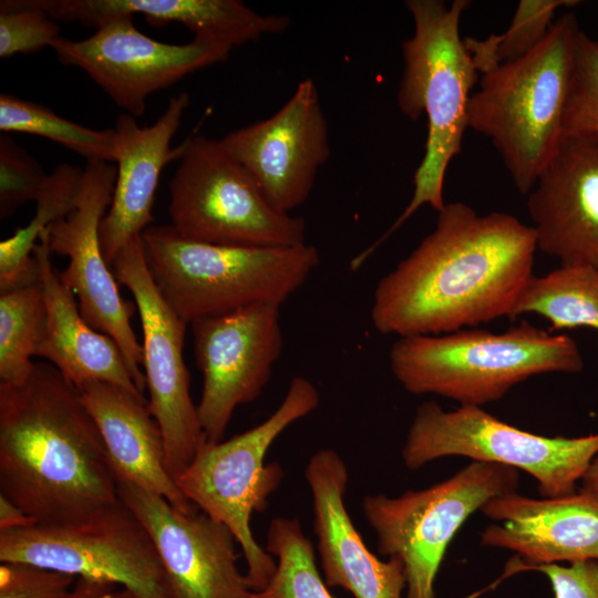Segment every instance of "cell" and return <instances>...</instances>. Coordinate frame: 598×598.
<instances>
[{
    "mask_svg": "<svg viewBox=\"0 0 598 598\" xmlns=\"http://www.w3.org/2000/svg\"><path fill=\"white\" fill-rule=\"evenodd\" d=\"M0 489L42 526L76 524L120 501L94 419L50 363L0 384Z\"/></svg>",
    "mask_w": 598,
    "mask_h": 598,
    "instance_id": "obj_2",
    "label": "cell"
},
{
    "mask_svg": "<svg viewBox=\"0 0 598 598\" xmlns=\"http://www.w3.org/2000/svg\"><path fill=\"white\" fill-rule=\"evenodd\" d=\"M220 141L270 203L290 214L308 199L330 156L328 124L316 83L311 79L299 82L270 117L235 130Z\"/></svg>",
    "mask_w": 598,
    "mask_h": 598,
    "instance_id": "obj_17",
    "label": "cell"
},
{
    "mask_svg": "<svg viewBox=\"0 0 598 598\" xmlns=\"http://www.w3.org/2000/svg\"><path fill=\"white\" fill-rule=\"evenodd\" d=\"M401 454L411 471L446 456L503 464L532 475L544 498H556L576 493L598 455V433L548 437L501 421L482 406L445 411L426 401L415 411Z\"/></svg>",
    "mask_w": 598,
    "mask_h": 598,
    "instance_id": "obj_9",
    "label": "cell"
},
{
    "mask_svg": "<svg viewBox=\"0 0 598 598\" xmlns=\"http://www.w3.org/2000/svg\"><path fill=\"white\" fill-rule=\"evenodd\" d=\"M526 313L545 318L551 330L585 327L598 331V272L560 266L545 276H533L509 318Z\"/></svg>",
    "mask_w": 598,
    "mask_h": 598,
    "instance_id": "obj_26",
    "label": "cell"
},
{
    "mask_svg": "<svg viewBox=\"0 0 598 598\" xmlns=\"http://www.w3.org/2000/svg\"><path fill=\"white\" fill-rule=\"evenodd\" d=\"M0 560L114 582L143 598H172L150 533L121 498L76 524L0 532Z\"/></svg>",
    "mask_w": 598,
    "mask_h": 598,
    "instance_id": "obj_11",
    "label": "cell"
},
{
    "mask_svg": "<svg viewBox=\"0 0 598 598\" xmlns=\"http://www.w3.org/2000/svg\"><path fill=\"white\" fill-rule=\"evenodd\" d=\"M59 598H143L114 582L76 578L74 586Z\"/></svg>",
    "mask_w": 598,
    "mask_h": 598,
    "instance_id": "obj_36",
    "label": "cell"
},
{
    "mask_svg": "<svg viewBox=\"0 0 598 598\" xmlns=\"http://www.w3.org/2000/svg\"><path fill=\"white\" fill-rule=\"evenodd\" d=\"M38 525L21 507L0 494V532L29 528Z\"/></svg>",
    "mask_w": 598,
    "mask_h": 598,
    "instance_id": "obj_37",
    "label": "cell"
},
{
    "mask_svg": "<svg viewBox=\"0 0 598 598\" xmlns=\"http://www.w3.org/2000/svg\"><path fill=\"white\" fill-rule=\"evenodd\" d=\"M49 174L41 164L8 135L0 136V218L37 200Z\"/></svg>",
    "mask_w": 598,
    "mask_h": 598,
    "instance_id": "obj_33",
    "label": "cell"
},
{
    "mask_svg": "<svg viewBox=\"0 0 598 598\" xmlns=\"http://www.w3.org/2000/svg\"><path fill=\"white\" fill-rule=\"evenodd\" d=\"M565 140L598 144V40L580 32L563 121Z\"/></svg>",
    "mask_w": 598,
    "mask_h": 598,
    "instance_id": "obj_31",
    "label": "cell"
},
{
    "mask_svg": "<svg viewBox=\"0 0 598 598\" xmlns=\"http://www.w3.org/2000/svg\"><path fill=\"white\" fill-rule=\"evenodd\" d=\"M0 130L28 133L51 140L89 161L114 163V128L95 130L66 120L42 104L0 95Z\"/></svg>",
    "mask_w": 598,
    "mask_h": 598,
    "instance_id": "obj_28",
    "label": "cell"
},
{
    "mask_svg": "<svg viewBox=\"0 0 598 598\" xmlns=\"http://www.w3.org/2000/svg\"><path fill=\"white\" fill-rule=\"evenodd\" d=\"M481 512L501 522L481 534L484 546L516 551L501 580L528 567L598 560V493L532 498L516 492L488 501Z\"/></svg>",
    "mask_w": 598,
    "mask_h": 598,
    "instance_id": "obj_18",
    "label": "cell"
},
{
    "mask_svg": "<svg viewBox=\"0 0 598 598\" xmlns=\"http://www.w3.org/2000/svg\"><path fill=\"white\" fill-rule=\"evenodd\" d=\"M79 391L100 430L116 482L155 493L179 511L197 509L166 467L162 431L145 396L107 382H92Z\"/></svg>",
    "mask_w": 598,
    "mask_h": 598,
    "instance_id": "obj_23",
    "label": "cell"
},
{
    "mask_svg": "<svg viewBox=\"0 0 598 598\" xmlns=\"http://www.w3.org/2000/svg\"><path fill=\"white\" fill-rule=\"evenodd\" d=\"M265 549L276 559V569L255 598H334L319 573L312 543L299 520L274 518Z\"/></svg>",
    "mask_w": 598,
    "mask_h": 598,
    "instance_id": "obj_27",
    "label": "cell"
},
{
    "mask_svg": "<svg viewBox=\"0 0 598 598\" xmlns=\"http://www.w3.org/2000/svg\"><path fill=\"white\" fill-rule=\"evenodd\" d=\"M111 269L116 281L132 292L140 313L147 406L161 427L166 467L176 481L207 441L190 396L189 373L183 357L188 323L155 286L145 262L141 235L118 251Z\"/></svg>",
    "mask_w": 598,
    "mask_h": 598,
    "instance_id": "obj_12",
    "label": "cell"
},
{
    "mask_svg": "<svg viewBox=\"0 0 598 598\" xmlns=\"http://www.w3.org/2000/svg\"><path fill=\"white\" fill-rule=\"evenodd\" d=\"M516 468L472 461L451 477L421 491L364 497L362 509L383 556L402 559L405 598H435L434 584L448 544L488 501L516 492Z\"/></svg>",
    "mask_w": 598,
    "mask_h": 598,
    "instance_id": "obj_10",
    "label": "cell"
},
{
    "mask_svg": "<svg viewBox=\"0 0 598 598\" xmlns=\"http://www.w3.org/2000/svg\"><path fill=\"white\" fill-rule=\"evenodd\" d=\"M83 169L61 163L48 175L37 198L32 220L0 243V292H8L39 282L33 249L41 234L53 223L70 215L76 207L83 182Z\"/></svg>",
    "mask_w": 598,
    "mask_h": 598,
    "instance_id": "obj_25",
    "label": "cell"
},
{
    "mask_svg": "<svg viewBox=\"0 0 598 598\" xmlns=\"http://www.w3.org/2000/svg\"><path fill=\"white\" fill-rule=\"evenodd\" d=\"M150 275L169 307L188 324L257 303L282 305L319 265L309 244L240 247L195 241L172 225L141 235Z\"/></svg>",
    "mask_w": 598,
    "mask_h": 598,
    "instance_id": "obj_6",
    "label": "cell"
},
{
    "mask_svg": "<svg viewBox=\"0 0 598 598\" xmlns=\"http://www.w3.org/2000/svg\"><path fill=\"white\" fill-rule=\"evenodd\" d=\"M543 573L550 581L554 598H598V560H579L568 566L544 564L525 571Z\"/></svg>",
    "mask_w": 598,
    "mask_h": 598,
    "instance_id": "obj_35",
    "label": "cell"
},
{
    "mask_svg": "<svg viewBox=\"0 0 598 598\" xmlns=\"http://www.w3.org/2000/svg\"><path fill=\"white\" fill-rule=\"evenodd\" d=\"M44 323L39 282L0 293V384H19L29 377Z\"/></svg>",
    "mask_w": 598,
    "mask_h": 598,
    "instance_id": "obj_29",
    "label": "cell"
},
{
    "mask_svg": "<svg viewBox=\"0 0 598 598\" xmlns=\"http://www.w3.org/2000/svg\"><path fill=\"white\" fill-rule=\"evenodd\" d=\"M280 305L257 303L190 323L203 374L197 404L206 440L223 441L235 410L255 401L283 349Z\"/></svg>",
    "mask_w": 598,
    "mask_h": 598,
    "instance_id": "obj_15",
    "label": "cell"
},
{
    "mask_svg": "<svg viewBox=\"0 0 598 598\" xmlns=\"http://www.w3.org/2000/svg\"><path fill=\"white\" fill-rule=\"evenodd\" d=\"M581 30L567 12L523 58L481 74L467 127L487 137L527 195L564 142L563 121Z\"/></svg>",
    "mask_w": 598,
    "mask_h": 598,
    "instance_id": "obj_4",
    "label": "cell"
},
{
    "mask_svg": "<svg viewBox=\"0 0 598 598\" xmlns=\"http://www.w3.org/2000/svg\"><path fill=\"white\" fill-rule=\"evenodd\" d=\"M305 477L327 586L343 588L353 598H402L406 587L402 559H379L349 516L344 503L349 473L342 457L332 448L317 451L307 463Z\"/></svg>",
    "mask_w": 598,
    "mask_h": 598,
    "instance_id": "obj_19",
    "label": "cell"
},
{
    "mask_svg": "<svg viewBox=\"0 0 598 598\" xmlns=\"http://www.w3.org/2000/svg\"><path fill=\"white\" fill-rule=\"evenodd\" d=\"M537 249L598 272V144L565 140L527 194Z\"/></svg>",
    "mask_w": 598,
    "mask_h": 598,
    "instance_id": "obj_20",
    "label": "cell"
},
{
    "mask_svg": "<svg viewBox=\"0 0 598 598\" xmlns=\"http://www.w3.org/2000/svg\"><path fill=\"white\" fill-rule=\"evenodd\" d=\"M50 48L60 63L84 71L112 101L137 117L146 100L186 75L224 62L231 48L206 37L185 44H168L143 34L133 17L105 21L81 40L59 37Z\"/></svg>",
    "mask_w": 598,
    "mask_h": 598,
    "instance_id": "obj_13",
    "label": "cell"
},
{
    "mask_svg": "<svg viewBox=\"0 0 598 598\" xmlns=\"http://www.w3.org/2000/svg\"><path fill=\"white\" fill-rule=\"evenodd\" d=\"M188 105L189 94L181 92L169 99L165 112L150 126H140L127 113L120 114L115 122L116 179L100 227L101 247L110 267L118 251L154 220L159 176L168 162L181 156V147L171 148V143Z\"/></svg>",
    "mask_w": 598,
    "mask_h": 598,
    "instance_id": "obj_21",
    "label": "cell"
},
{
    "mask_svg": "<svg viewBox=\"0 0 598 598\" xmlns=\"http://www.w3.org/2000/svg\"><path fill=\"white\" fill-rule=\"evenodd\" d=\"M116 483L118 497L152 537L172 598H255L227 526L198 508L179 511L131 482Z\"/></svg>",
    "mask_w": 598,
    "mask_h": 598,
    "instance_id": "obj_16",
    "label": "cell"
},
{
    "mask_svg": "<svg viewBox=\"0 0 598 598\" xmlns=\"http://www.w3.org/2000/svg\"><path fill=\"white\" fill-rule=\"evenodd\" d=\"M577 0H520L509 27L501 34L464 42L480 74L518 60L534 50L548 33L560 7H575Z\"/></svg>",
    "mask_w": 598,
    "mask_h": 598,
    "instance_id": "obj_30",
    "label": "cell"
},
{
    "mask_svg": "<svg viewBox=\"0 0 598 598\" xmlns=\"http://www.w3.org/2000/svg\"><path fill=\"white\" fill-rule=\"evenodd\" d=\"M61 25L30 0H1L0 56L31 54L60 37Z\"/></svg>",
    "mask_w": 598,
    "mask_h": 598,
    "instance_id": "obj_32",
    "label": "cell"
},
{
    "mask_svg": "<svg viewBox=\"0 0 598 598\" xmlns=\"http://www.w3.org/2000/svg\"><path fill=\"white\" fill-rule=\"evenodd\" d=\"M76 578L25 561H1L0 598H59Z\"/></svg>",
    "mask_w": 598,
    "mask_h": 598,
    "instance_id": "obj_34",
    "label": "cell"
},
{
    "mask_svg": "<svg viewBox=\"0 0 598 598\" xmlns=\"http://www.w3.org/2000/svg\"><path fill=\"white\" fill-rule=\"evenodd\" d=\"M580 482L581 491L598 493V455L592 460Z\"/></svg>",
    "mask_w": 598,
    "mask_h": 598,
    "instance_id": "obj_38",
    "label": "cell"
},
{
    "mask_svg": "<svg viewBox=\"0 0 598 598\" xmlns=\"http://www.w3.org/2000/svg\"><path fill=\"white\" fill-rule=\"evenodd\" d=\"M536 250L533 227L515 216L445 203L433 231L378 281L372 324L400 338L511 317L534 276Z\"/></svg>",
    "mask_w": 598,
    "mask_h": 598,
    "instance_id": "obj_1",
    "label": "cell"
},
{
    "mask_svg": "<svg viewBox=\"0 0 598 598\" xmlns=\"http://www.w3.org/2000/svg\"><path fill=\"white\" fill-rule=\"evenodd\" d=\"M396 381L412 394H435L461 405L497 401L518 383L545 373H577L575 340L523 320L503 332L462 329L400 337L389 352Z\"/></svg>",
    "mask_w": 598,
    "mask_h": 598,
    "instance_id": "obj_5",
    "label": "cell"
},
{
    "mask_svg": "<svg viewBox=\"0 0 598 598\" xmlns=\"http://www.w3.org/2000/svg\"><path fill=\"white\" fill-rule=\"evenodd\" d=\"M414 22L413 35L402 41L403 72L396 103L411 121L427 117L423 158L413 176V194L401 215L362 255L369 258L421 206L436 212L445 205L443 186L447 166L461 153L467 128V104L480 78L460 20L470 0H406Z\"/></svg>",
    "mask_w": 598,
    "mask_h": 598,
    "instance_id": "obj_3",
    "label": "cell"
},
{
    "mask_svg": "<svg viewBox=\"0 0 598 598\" xmlns=\"http://www.w3.org/2000/svg\"><path fill=\"white\" fill-rule=\"evenodd\" d=\"M320 402L315 384L295 377L283 400L264 422L229 440L206 441L188 468L176 480L185 497L210 518L227 526L239 544L246 579L255 591L270 581L276 559L255 539L250 519L264 512L283 477L278 463L265 464L276 439Z\"/></svg>",
    "mask_w": 598,
    "mask_h": 598,
    "instance_id": "obj_7",
    "label": "cell"
},
{
    "mask_svg": "<svg viewBox=\"0 0 598 598\" xmlns=\"http://www.w3.org/2000/svg\"><path fill=\"white\" fill-rule=\"evenodd\" d=\"M179 147L168 205L179 235L240 247L306 244L303 218L277 209L220 140L196 135Z\"/></svg>",
    "mask_w": 598,
    "mask_h": 598,
    "instance_id": "obj_8",
    "label": "cell"
},
{
    "mask_svg": "<svg viewBox=\"0 0 598 598\" xmlns=\"http://www.w3.org/2000/svg\"><path fill=\"white\" fill-rule=\"evenodd\" d=\"M51 254L42 233L33 256L38 262L45 323L35 357L48 360L78 389L92 382H107L144 395L116 342L92 328L81 315L74 293L52 266Z\"/></svg>",
    "mask_w": 598,
    "mask_h": 598,
    "instance_id": "obj_22",
    "label": "cell"
},
{
    "mask_svg": "<svg viewBox=\"0 0 598 598\" xmlns=\"http://www.w3.org/2000/svg\"><path fill=\"white\" fill-rule=\"evenodd\" d=\"M58 22L95 29L105 21L142 14L150 23L177 22L194 37H206L234 49L288 29L282 14H261L239 0H30Z\"/></svg>",
    "mask_w": 598,
    "mask_h": 598,
    "instance_id": "obj_24",
    "label": "cell"
},
{
    "mask_svg": "<svg viewBox=\"0 0 598 598\" xmlns=\"http://www.w3.org/2000/svg\"><path fill=\"white\" fill-rule=\"evenodd\" d=\"M83 172L75 209L43 234L50 250L69 259L66 268L59 274L79 299L81 315L92 328L116 342L137 389L144 394L143 350L131 323L135 307L122 298L100 240L101 223L113 196L116 166L111 162L89 161Z\"/></svg>",
    "mask_w": 598,
    "mask_h": 598,
    "instance_id": "obj_14",
    "label": "cell"
}]
</instances>
